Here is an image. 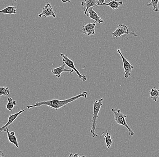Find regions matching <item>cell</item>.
<instances>
[{"instance_id": "obj_11", "label": "cell", "mask_w": 159, "mask_h": 157, "mask_svg": "<svg viewBox=\"0 0 159 157\" xmlns=\"http://www.w3.org/2000/svg\"><path fill=\"white\" fill-rule=\"evenodd\" d=\"M95 22H94L93 23H89L87 24L86 25L83 26L81 29V32L84 35L88 36H91L94 35L95 33V28L96 24Z\"/></svg>"}, {"instance_id": "obj_27", "label": "cell", "mask_w": 159, "mask_h": 157, "mask_svg": "<svg viewBox=\"0 0 159 157\" xmlns=\"http://www.w3.org/2000/svg\"><path fill=\"white\" fill-rule=\"evenodd\" d=\"M158 87H159V86H158Z\"/></svg>"}, {"instance_id": "obj_16", "label": "cell", "mask_w": 159, "mask_h": 157, "mask_svg": "<svg viewBox=\"0 0 159 157\" xmlns=\"http://www.w3.org/2000/svg\"><path fill=\"white\" fill-rule=\"evenodd\" d=\"M149 95L150 98L154 101H157L159 98V89H156V87H153L149 91Z\"/></svg>"}, {"instance_id": "obj_12", "label": "cell", "mask_w": 159, "mask_h": 157, "mask_svg": "<svg viewBox=\"0 0 159 157\" xmlns=\"http://www.w3.org/2000/svg\"><path fill=\"white\" fill-rule=\"evenodd\" d=\"M98 0H84L81 2V6L84 7V13H86L87 10L91 7L98 6Z\"/></svg>"}, {"instance_id": "obj_7", "label": "cell", "mask_w": 159, "mask_h": 157, "mask_svg": "<svg viewBox=\"0 0 159 157\" xmlns=\"http://www.w3.org/2000/svg\"><path fill=\"white\" fill-rule=\"evenodd\" d=\"M39 17L41 18L42 17H49L52 16L54 18L56 17L55 13L53 12L52 7L50 3L47 4L44 7L43 9L42 12L41 13L38 15Z\"/></svg>"}, {"instance_id": "obj_25", "label": "cell", "mask_w": 159, "mask_h": 157, "mask_svg": "<svg viewBox=\"0 0 159 157\" xmlns=\"http://www.w3.org/2000/svg\"><path fill=\"white\" fill-rule=\"evenodd\" d=\"M11 133V135H15V133L14 132H11V133Z\"/></svg>"}, {"instance_id": "obj_17", "label": "cell", "mask_w": 159, "mask_h": 157, "mask_svg": "<svg viewBox=\"0 0 159 157\" xmlns=\"http://www.w3.org/2000/svg\"><path fill=\"white\" fill-rule=\"evenodd\" d=\"M159 0H151V2L148 3L147 6L148 7H153V10L156 12H159L158 8Z\"/></svg>"}, {"instance_id": "obj_21", "label": "cell", "mask_w": 159, "mask_h": 157, "mask_svg": "<svg viewBox=\"0 0 159 157\" xmlns=\"http://www.w3.org/2000/svg\"><path fill=\"white\" fill-rule=\"evenodd\" d=\"M69 157H86L85 156H80V155H78V154H75V155H72V154H70V155H69Z\"/></svg>"}, {"instance_id": "obj_2", "label": "cell", "mask_w": 159, "mask_h": 157, "mask_svg": "<svg viewBox=\"0 0 159 157\" xmlns=\"http://www.w3.org/2000/svg\"><path fill=\"white\" fill-rule=\"evenodd\" d=\"M103 101H104V98H101L99 100H95L94 101L93 117L91 121L92 122V125L90 130V133L93 138H95V137L98 136V135L95 133V130H96L97 119L99 117V112H100L101 107L103 105Z\"/></svg>"}, {"instance_id": "obj_19", "label": "cell", "mask_w": 159, "mask_h": 157, "mask_svg": "<svg viewBox=\"0 0 159 157\" xmlns=\"http://www.w3.org/2000/svg\"><path fill=\"white\" fill-rule=\"evenodd\" d=\"M7 101L8 103L6 107L8 111H11L15 106L16 105V101H13L12 98H11V97L7 98Z\"/></svg>"}, {"instance_id": "obj_5", "label": "cell", "mask_w": 159, "mask_h": 157, "mask_svg": "<svg viewBox=\"0 0 159 157\" xmlns=\"http://www.w3.org/2000/svg\"><path fill=\"white\" fill-rule=\"evenodd\" d=\"M111 35L113 37L116 38L120 37L121 36L125 35H130L134 36L135 37L138 36V35L134 31L129 32L128 27L122 24H120L118 26L117 28L115 30L114 32L111 34Z\"/></svg>"}, {"instance_id": "obj_26", "label": "cell", "mask_w": 159, "mask_h": 157, "mask_svg": "<svg viewBox=\"0 0 159 157\" xmlns=\"http://www.w3.org/2000/svg\"><path fill=\"white\" fill-rule=\"evenodd\" d=\"M16 1L17 0H13V2H16Z\"/></svg>"}, {"instance_id": "obj_20", "label": "cell", "mask_w": 159, "mask_h": 157, "mask_svg": "<svg viewBox=\"0 0 159 157\" xmlns=\"http://www.w3.org/2000/svg\"><path fill=\"white\" fill-rule=\"evenodd\" d=\"M10 89L8 87L0 86V97L2 96H8L10 94Z\"/></svg>"}, {"instance_id": "obj_14", "label": "cell", "mask_w": 159, "mask_h": 157, "mask_svg": "<svg viewBox=\"0 0 159 157\" xmlns=\"http://www.w3.org/2000/svg\"><path fill=\"white\" fill-rule=\"evenodd\" d=\"M0 14L13 15L16 14V7L14 6H9L2 10L0 11Z\"/></svg>"}, {"instance_id": "obj_1", "label": "cell", "mask_w": 159, "mask_h": 157, "mask_svg": "<svg viewBox=\"0 0 159 157\" xmlns=\"http://www.w3.org/2000/svg\"><path fill=\"white\" fill-rule=\"evenodd\" d=\"M87 91H84L82 93H80L79 95L73 96L72 97L68 98L65 100H58V99H53L52 100H48L40 102H36L34 105L28 106L27 107V110H30V109L34 107H41V106H46L50 107L51 108L55 109V110H58L60 108L64 107L67 104L73 102L75 101L78 100L80 97H83L86 98L87 96Z\"/></svg>"}, {"instance_id": "obj_15", "label": "cell", "mask_w": 159, "mask_h": 157, "mask_svg": "<svg viewBox=\"0 0 159 157\" xmlns=\"http://www.w3.org/2000/svg\"><path fill=\"white\" fill-rule=\"evenodd\" d=\"M6 132L7 134L8 139L11 144H14L16 148H19V144L18 143L17 139L15 135H12L9 132V129L8 127L6 128Z\"/></svg>"}, {"instance_id": "obj_22", "label": "cell", "mask_w": 159, "mask_h": 157, "mask_svg": "<svg viewBox=\"0 0 159 157\" xmlns=\"http://www.w3.org/2000/svg\"><path fill=\"white\" fill-rule=\"evenodd\" d=\"M105 0H98V6H100V5L104 3L105 2Z\"/></svg>"}, {"instance_id": "obj_6", "label": "cell", "mask_w": 159, "mask_h": 157, "mask_svg": "<svg viewBox=\"0 0 159 157\" xmlns=\"http://www.w3.org/2000/svg\"><path fill=\"white\" fill-rule=\"evenodd\" d=\"M117 53L121 56L122 61H123V67H124V72H125L124 77L125 78H128L131 75V72H132L133 69H134V67L128 61V60L124 57L120 49H118Z\"/></svg>"}, {"instance_id": "obj_10", "label": "cell", "mask_w": 159, "mask_h": 157, "mask_svg": "<svg viewBox=\"0 0 159 157\" xmlns=\"http://www.w3.org/2000/svg\"><path fill=\"white\" fill-rule=\"evenodd\" d=\"M94 7H91L89 8L87 10L86 13L84 14L87 16L89 17V18L91 19L94 21L95 22H98V23L101 24L104 22V21L101 17L98 16V14L94 11L93 9Z\"/></svg>"}, {"instance_id": "obj_9", "label": "cell", "mask_w": 159, "mask_h": 157, "mask_svg": "<svg viewBox=\"0 0 159 157\" xmlns=\"http://www.w3.org/2000/svg\"><path fill=\"white\" fill-rule=\"evenodd\" d=\"M66 66V65L63 63L61 66H60L59 67H56L54 69H52L51 70L52 73L53 75H55L57 78H60L62 72H69L70 74H71L74 72V70L72 69H66L65 68Z\"/></svg>"}, {"instance_id": "obj_23", "label": "cell", "mask_w": 159, "mask_h": 157, "mask_svg": "<svg viewBox=\"0 0 159 157\" xmlns=\"http://www.w3.org/2000/svg\"><path fill=\"white\" fill-rule=\"evenodd\" d=\"M62 2L66 3V2H70V1L72 0H61Z\"/></svg>"}, {"instance_id": "obj_13", "label": "cell", "mask_w": 159, "mask_h": 157, "mask_svg": "<svg viewBox=\"0 0 159 157\" xmlns=\"http://www.w3.org/2000/svg\"><path fill=\"white\" fill-rule=\"evenodd\" d=\"M123 4V1H117L116 0L114 1H109L108 3H105L100 5V6H107L110 7L112 9L118 10L119 7Z\"/></svg>"}, {"instance_id": "obj_24", "label": "cell", "mask_w": 159, "mask_h": 157, "mask_svg": "<svg viewBox=\"0 0 159 157\" xmlns=\"http://www.w3.org/2000/svg\"><path fill=\"white\" fill-rule=\"evenodd\" d=\"M4 155V153H3L2 151L0 150V157H3Z\"/></svg>"}, {"instance_id": "obj_3", "label": "cell", "mask_w": 159, "mask_h": 157, "mask_svg": "<svg viewBox=\"0 0 159 157\" xmlns=\"http://www.w3.org/2000/svg\"><path fill=\"white\" fill-rule=\"evenodd\" d=\"M112 111L114 114V120L118 125L124 126L128 129L129 132V135L130 136H134L135 135L134 131L132 130L130 127L128 125L126 118L127 117V115L123 114L120 110H116L115 108H112Z\"/></svg>"}, {"instance_id": "obj_8", "label": "cell", "mask_w": 159, "mask_h": 157, "mask_svg": "<svg viewBox=\"0 0 159 157\" xmlns=\"http://www.w3.org/2000/svg\"><path fill=\"white\" fill-rule=\"evenodd\" d=\"M27 109L26 108V109H24V110H21V111L17 112V113H15L14 114L10 115L9 117H8V121L6 125H5L4 126H3L2 127H0V133L2 132H6V131H7L6 128L8 127V126H9L10 125L12 124L15 120H16V119L23 112H24Z\"/></svg>"}, {"instance_id": "obj_4", "label": "cell", "mask_w": 159, "mask_h": 157, "mask_svg": "<svg viewBox=\"0 0 159 157\" xmlns=\"http://www.w3.org/2000/svg\"><path fill=\"white\" fill-rule=\"evenodd\" d=\"M60 56L62 58V61L63 63L66 65V66L74 70L75 72L78 75V77L80 79L82 80V81H85L87 80V77L86 76L84 75H82L80 72L76 69L75 66L74 62L73 60H71L70 58L67 57V55L63 54V53H61Z\"/></svg>"}, {"instance_id": "obj_18", "label": "cell", "mask_w": 159, "mask_h": 157, "mask_svg": "<svg viewBox=\"0 0 159 157\" xmlns=\"http://www.w3.org/2000/svg\"><path fill=\"white\" fill-rule=\"evenodd\" d=\"M104 139H105L106 146L108 149H109L113 144V141H112L111 136L109 134V131H106V135L104 136Z\"/></svg>"}]
</instances>
